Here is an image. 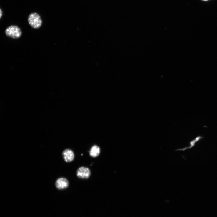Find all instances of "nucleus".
<instances>
[{
	"instance_id": "nucleus-9",
	"label": "nucleus",
	"mask_w": 217,
	"mask_h": 217,
	"mask_svg": "<svg viewBox=\"0 0 217 217\" xmlns=\"http://www.w3.org/2000/svg\"><path fill=\"white\" fill-rule=\"evenodd\" d=\"M202 1H208V0H202Z\"/></svg>"
},
{
	"instance_id": "nucleus-5",
	"label": "nucleus",
	"mask_w": 217,
	"mask_h": 217,
	"mask_svg": "<svg viewBox=\"0 0 217 217\" xmlns=\"http://www.w3.org/2000/svg\"><path fill=\"white\" fill-rule=\"evenodd\" d=\"M63 158L66 162H70L73 161L75 158V155L73 151L69 149H66L63 152Z\"/></svg>"
},
{
	"instance_id": "nucleus-4",
	"label": "nucleus",
	"mask_w": 217,
	"mask_h": 217,
	"mask_svg": "<svg viewBox=\"0 0 217 217\" xmlns=\"http://www.w3.org/2000/svg\"><path fill=\"white\" fill-rule=\"evenodd\" d=\"M56 188L59 190H63L67 188L69 185L68 180L65 178H60L58 179L56 182Z\"/></svg>"
},
{
	"instance_id": "nucleus-3",
	"label": "nucleus",
	"mask_w": 217,
	"mask_h": 217,
	"mask_svg": "<svg viewBox=\"0 0 217 217\" xmlns=\"http://www.w3.org/2000/svg\"><path fill=\"white\" fill-rule=\"evenodd\" d=\"M91 174V171L89 169L84 167L79 168L77 172V176L81 179L88 178L90 177Z\"/></svg>"
},
{
	"instance_id": "nucleus-2",
	"label": "nucleus",
	"mask_w": 217,
	"mask_h": 217,
	"mask_svg": "<svg viewBox=\"0 0 217 217\" xmlns=\"http://www.w3.org/2000/svg\"><path fill=\"white\" fill-rule=\"evenodd\" d=\"M5 33L8 37L13 39L20 38L22 34L20 29L15 26H11L9 27L6 30Z\"/></svg>"
},
{
	"instance_id": "nucleus-1",
	"label": "nucleus",
	"mask_w": 217,
	"mask_h": 217,
	"mask_svg": "<svg viewBox=\"0 0 217 217\" xmlns=\"http://www.w3.org/2000/svg\"><path fill=\"white\" fill-rule=\"evenodd\" d=\"M28 21L29 25L34 29H39L42 25V21L41 17L36 13L31 14L29 17Z\"/></svg>"
},
{
	"instance_id": "nucleus-6",
	"label": "nucleus",
	"mask_w": 217,
	"mask_h": 217,
	"mask_svg": "<svg viewBox=\"0 0 217 217\" xmlns=\"http://www.w3.org/2000/svg\"><path fill=\"white\" fill-rule=\"evenodd\" d=\"M89 153L90 155L92 157H96L100 153V148L97 146H94L91 148Z\"/></svg>"
},
{
	"instance_id": "nucleus-8",
	"label": "nucleus",
	"mask_w": 217,
	"mask_h": 217,
	"mask_svg": "<svg viewBox=\"0 0 217 217\" xmlns=\"http://www.w3.org/2000/svg\"><path fill=\"white\" fill-rule=\"evenodd\" d=\"M3 15V12L2 9L0 8V19L2 17Z\"/></svg>"
},
{
	"instance_id": "nucleus-7",
	"label": "nucleus",
	"mask_w": 217,
	"mask_h": 217,
	"mask_svg": "<svg viewBox=\"0 0 217 217\" xmlns=\"http://www.w3.org/2000/svg\"><path fill=\"white\" fill-rule=\"evenodd\" d=\"M202 137L201 136H198L194 140L190 142V146L188 147H185L183 148L175 150L176 151H185L187 149H191L194 147L196 142H198L202 138Z\"/></svg>"
}]
</instances>
